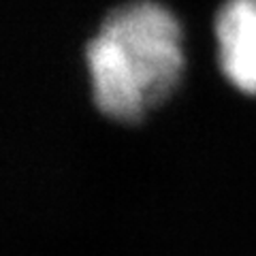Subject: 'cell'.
<instances>
[{
	"label": "cell",
	"instance_id": "2",
	"mask_svg": "<svg viewBox=\"0 0 256 256\" xmlns=\"http://www.w3.org/2000/svg\"><path fill=\"white\" fill-rule=\"evenodd\" d=\"M214 36L228 84L256 96V0H224L214 20Z\"/></svg>",
	"mask_w": 256,
	"mask_h": 256
},
{
	"label": "cell",
	"instance_id": "1",
	"mask_svg": "<svg viewBox=\"0 0 256 256\" xmlns=\"http://www.w3.org/2000/svg\"><path fill=\"white\" fill-rule=\"evenodd\" d=\"M84 60L96 111L111 122L137 124L182 82V24L158 0H126L105 13Z\"/></svg>",
	"mask_w": 256,
	"mask_h": 256
}]
</instances>
